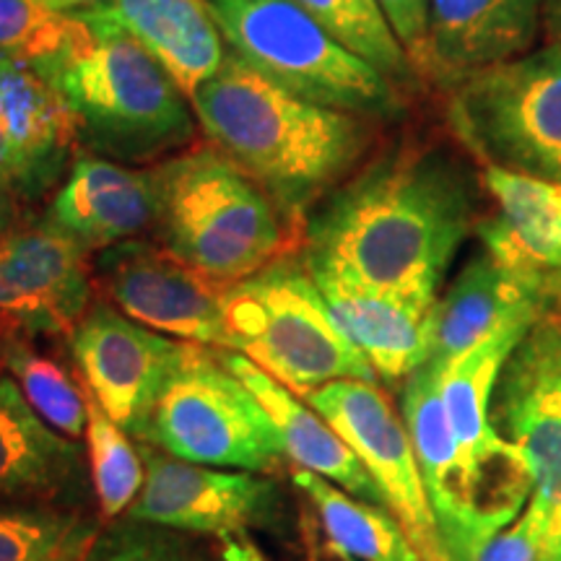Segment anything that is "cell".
Returning a JSON list of instances; mask_svg holds the SVG:
<instances>
[{"label": "cell", "instance_id": "cell-27", "mask_svg": "<svg viewBox=\"0 0 561 561\" xmlns=\"http://www.w3.org/2000/svg\"><path fill=\"white\" fill-rule=\"evenodd\" d=\"M87 392V455L91 468V481H94V494L100 502V512L104 520H117L128 515L136 504L146 481L144 455L133 437L107 416V411L96 403V398Z\"/></svg>", "mask_w": 561, "mask_h": 561}, {"label": "cell", "instance_id": "cell-6", "mask_svg": "<svg viewBox=\"0 0 561 561\" xmlns=\"http://www.w3.org/2000/svg\"><path fill=\"white\" fill-rule=\"evenodd\" d=\"M224 45L299 100L369 121L403 110L396 83L343 47L294 0H206Z\"/></svg>", "mask_w": 561, "mask_h": 561}, {"label": "cell", "instance_id": "cell-9", "mask_svg": "<svg viewBox=\"0 0 561 561\" xmlns=\"http://www.w3.org/2000/svg\"><path fill=\"white\" fill-rule=\"evenodd\" d=\"M140 455L146 481L125 515L128 520L216 538L224 543L227 561H263L252 530L276 520V481L265 473L195 466L153 445L140 447Z\"/></svg>", "mask_w": 561, "mask_h": 561}, {"label": "cell", "instance_id": "cell-26", "mask_svg": "<svg viewBox=\"0 0 561 561\" xmlns=\"http://www.w3.org/2000/svg\"><path fill=\"white\" fill-rule=\"evenodd\" d=\"M3 364L37 416L62 437L79 442L87 434V392L58 362L39 354L19 335L3 339Z\"/></svg>", "mask_w": 561, "mask_h": 561}, {"label": "cell", "instance_id": "cell-21", "mask_svg": "<svg viewBox=\"0 0 561 561\" xmlns=\"http://www.w3.org/2000/svg\"><path fill=\"white\" fill-rule=\"evenodd\" d=\"M81 11L138 39L178 81L187 100L227 58V45L206 0H107Z\"/></svg>", "mask_w": 561, "mask_h": 561}, {"label": "cell", "instance_id": "cell-30", "mask_svg": "<svg viewBox=\"0 0 561 561\" xmlns=\"http://www.w3.org/2000/svg\"><path fill=\"white\" fill-rule=\"evenodd\" d=\"M87 523L50 504H0V561H42Z\"/></svg>", "mask_w": 561, "mask_h": 561}, {"label": "cell", "instance_id": "cell-29", "mask_svg": "<svg viewBox=\"0 0 561 561\" xmlns=\"http://www.w3.org/2000/svg\"><path fill=\"white\" fill-rule=\"evenodd\" d=\"M79 30L76 13L55 11L39 0H0V53L30 66L60 53Z\"/></svg>", "mask_w": 561, "mask_h": 561}, {"label": "cell", "instance_id": "cell-31", "mask_svg": "<svg viewBox=\"0 0 561 561\" xmlns=\"http://www.w3.org/2000/svg\"><path fill=\"white\" fill-rule=\"evenodd\" d=\"M561 502L530 494L520 515L491 536L473 561H559Z\"/></svg>", "mask_w": 561, "mask_h": 561}, {"label": "cell", "instance_id": "cell-39", "mask_svg": "<svg viewBox=\"0 0 561 561\" xmlns=\"http://www.w3.org/2000/svg\"><path fill=\"white\" fill-rule=\"evenodd\" d=\"M9 216H11V208H9V193L0 187V237L5 234V227H9Z\"/></svg>", "mask_w": 561, "mask_h": 561}, {"label": "cell", "instance_id": "cell-7", "mask_svg": "<svg viewBox=\"0 0 561 561\" xmlns=\"http://www.w3.org/2000/svg\"><path fill=\"white\" fill-rule=\"evenodd\" d=\"M144 442L172 458L227 471L271 476L286 460L257 398L231 375L219 348L198 343H187Z\"/></svg>", "mask_w": 561, "mask_h": 561}, {"label": "cell", "instance_id": "cell-5", "mask_svg": "<svg viewBox=\"0 0 561 561\" xmlns=\"http://www.w3.org/2000/svg\"><path fill=\"white\" fill-rule=\"evenodd\" d=\"M237 354L307 398L339 380H377L371 364L335 322L305 261L280 255L224 289Z\"/></svg>", "mask_w": 561, "mask_h": 561}, {"label": "cell", "instance_id": "cell-38", "mask_svg": "<svg viewBox=\"0 0 561 561\" xmlns=\"http://www.w3.org/2000/svg\"><path fill=\"white\" fill-rule=\"evenodd\" d=\"M39 3L50 5V9H55V11L73 13V11H81V9H91V5L107 3V0H39Z\"/></svg>", "mask_w": 561, "mask_h": 561}, {"label": "cell", "instance_id": "cell-23", "mask_svg": "<svg viewBox=\"0 0 561 561\" xmlns=\"http://www.w3.org/2000/svg\"><path fill=\"white\" fill-rule=\"evenodd\" d=\"M483 187L500 206L476 227L483 250L520 268L561 271V182L483 167Z\"/></svg>", "mask_w": 561, "mask_h": 561}, {"label": "cell", "instance_id": "cell-11", "mask_svg": "<svg viewBox=\"0 0 561 561\" xmlns=\"http://www.w3.org/2000/svg\"><path fill=\"white\" fill-rule=\"evenodd\" d=\"M68 348L96 403L144 442L159 398L185 359L187 341L151 331L107 301H91L68 335Z\"/></svg>", "mask_w": 561, "mask_h": 561}, {"label": "cell", "instance_id": "cell-25", "mask_svg": "<svg viewBox=\"0 0 561 561\" xmlns=\"http://www.w3.org/2000/svg\"><path fill=\"white\" fill-rule=\"evenodd\" d=\"M291 483L310 502L325 533L328 546L343 561H421L401 528L385 507L369 504L333 486L310 471L291 468Z\"/></svg>", "mask_w": 561, "mask_h": 561}, {"label": "cell", "instance_id": "cell-13", "mask_svg": "<svg viewBox=\"0 0 561 561\" xmlns=\"http://www.w3.org/2000/svg\"><path fill=\"white\" fill-rule=\"evenodd\" d=\"M401 416L430 489L445 549L453 561H473L481 546L510 523L486 500L462 460L442 398L439 364L426 362L409 375L401 396Z\"/></svg>", "mask_w": 561, "mask_h": 561}, {"label": "cell", "instance_id": "cell-32", "mask_svg": "<svg viewBox=\"0 0 561 561\" xmlns=\"http://www.w3.org/2000/svg\"><path fill=\"white\" fill-rule=\"evenodd\" d=\"M81 561H195L180 533L157 528V525L123 523L112 525L96 538L83 553Z\"/></svg>", "mask_w": 561, "mask_h": 561}, {"label": "cell", "instance_id": "cell-19", "mask_svg": "<svg viewBox=\"0 0 561 561\" xmlns=\"http://www.w3.org/2000/svg\"><path fill=\"white\" fill-rule=\"evenodd\" d=\"M543 0H432L421 73L455 89L481 70L530 53Z\"/></svg>", "mask_w": 561, "mask_h": 561}, {"label": "cell", "instance_id": "cell-8", "mask_svg": "<svg viewBox=\"0 0 561 561\" xmlns=\"http://www.w3.org/2000/svg\"><path fill=\"white\" fill-rule=\"evenodd\" d=\"M447 115L486 167L561 182V47H538L458 83Z\"/></svg>", "mask_w": 561, "mask_h": 561}, {"label": "cell", "instance_id": "cell-41", "mask_svg": "<svg viewBox=\"0 0 561 561\" xmlns=\"http://www.w3.org/2000/svg\"><path fill=\"white\" fill-rule=\"evenodd\" d=\"M559 561H561V559H559Z\"/></svg>", "mask_w": 561, "mask_h": 561}, {"label": "cell", "instance_id": "cell-1", "mask_svg": "<svg viewBox=\"0 0 561 561\" xmlns=\"http://www.w3.org/2000/svg\"><path fill=\"white\" fill-rule=\"evenodd\" d=\"M471 229V187L458 164L437 151H398L318 203L307 216L301 261L437 301Z\"/></svg>", "mask_w": 561, "mask_h": 561}, {"label": "cell", "instance_id": "cell-18", "mask_svg": "<svg viewBox=\"0 0 561 561\" xmlns=\"http://www.w3.org/2000/svg\"><path fill=\"white\" fill-rule=\"evenodd\" d=\"M159 182L153 167L133 170L123 161L79 153L55 193L47 221L81 248L107 250L157 227Z\"/></svg>", "mask_w": 561, "mask_h": 561}, {"label": "cell", "instance_id": "cell-20", "mask_svg": "<svg viewBox=\"0 0 561 561\" xmlns=\"http://www.w3.org/2000/svg\"><path fill=\"white\" fill-rule=\"evenodd\" d=\"M221 359L231 375H237L248 385L257 403L263 405V411L268 413L273 430L278 434L280 450L291 462V468L310 471L331 481L346 494L356 496V500L388 510L382 489L371 479L354 447L310 403L299 401L297 392L284 388L278 380H273L268 371H263L255 362L237 354V351H221Z\"/></svg>", "mask_w": 561, "mask_h": 561}, {"label": "cell", "instance_id": "cell-35", "mask_svg": "<svg viewBox=\"0 0 561 561\" xmlns=\"http://www.w3.org/2000/svg\"><path fill=\"white\" fill-rule=\"evenodd\" d=\"M96 530L94 528V523H83L79 530L73 533V536L68 538L66 543L60 546L58 551L53 553V557H47V559H42V561H81L83 559V553H87V549L91 546V541H94L96 538Z\"/></svg>", "mask_w": 561, "mask_h": 561}, {"label": "cell", "instance_id": "cell-12", "mask_svg": "<svg viewBox=\"0 0 561 561\" xmlns=\"http://www.w3.org/2000/svg\"><path fill=\"white\" fill-rule=\"evenodd\" d=\"M96 273L107 297L140 325L206 348L234 351L224 289L167 248L128 240L102 250Z\"/></svg>", "mask_w": 561, "mask_h": 561}, {"label": "cell", "instance_id": "cell-24", "mask_svg": "<svg viewBox=\"0 0 561 561\" xmlns=\"http://www.w3.org/2000/svg\"><path fill=\"white\" fill-rule=\"evenodd\" d=\"M0 121L26 161L39 198L66 170L79 133L58 91L9 53H0Z\"/></svg>", "mask_w": 561, "mask_h": 561}, {"label": "cell", "instance_id": "cell-15", "mask_svg": "<svg viewBox=\"0 0 561 561\" xmlns=\"http://www.w3.org/2000/svg\"><path fill=\"white\" fill-rule=\"evenodd\" d=\"M491 416L520 453L533 494L561 502V333L546 320H536L504 362Z\"/></svg>", "mask_w": 561, "mask_h": 561}, {"label": "cell", "instance_id": "cell-17", "mask_svg": "<svg viewBox=\"0 0 561 561\" xmlns=\"http://www.w3.org/2000/svg\"><path fill=\"white\" fill-rule=\"evenodd\" d=\"M305 265L341 331L371 364L377 380L405 382L426 362L434 301L377 289L328 265Z\"/></svg>", "mask_w": 561, "mask_h": 561}, {"label": "cell", "instance_id": "cell-40", "mask_svg": "<svg viewBox=\"0 0 561 561\" xmlns=\"http://www.w3.org/2000/svg\"><path fill=\"white\" fill-rule=\"evenodd\" d=\"M5 371V364H3V341H0V377H3Z\"/></svg>", "mask_w": 561, "mask_h": 561}, {"label": "cell", "instance_id": "cell-37", "mask_svg": "<svg viewBox=\"0 0 561 561\" xmlns=\"http://www.w3.org/2000/svg\"><path fill=\"white\" fill-rule=\"evenodd\" d=\"M541 19L546 32H549V45H559L561 47V0H543L541 9Z\"/></svg>", "mask_w": 561, "mask_h": 561}, {"label": "cell", "instance_id": "cell-33", "mask_svg": "<svg viewBox=\"0 0 561 561\" xmlns=\"http://www.w3.org/2000/svg\"><path fill=\"white\" fill-rule=\"evenodd\" d=\"M388 19L392 34L403 45L413 70H421L430 37V9L432 0H377Z\"/></svg>", "mask_w": 561, "mask_h": 561}, {"label": "cell", "instance_id": "cell-10", "mask_svg": "<svg viewBox=\"0 0 561 561\" xmlns=\"http://www.w3.org/2000/svg\"><path fill=\"white\" fill-rule=\"evenodd\" d=\"M354 447L382 489L388 512L401 523L421 561H453L442 541L430 489L421 476L403 416L377 382L339 380L305 398Z\"/></svg>", "mask_w": 561, "mask_h": 561}, {"label": "cell", "instance_id": "cell-28", "mask_svg": "<svg viewBox=\"0 0 561 561\" xmlns=\"http://www.w3.org/2000/svg\"><path fill=\"white\" fill-rule=\"evenodd\" d=\"M343 47L367 60L392 83L409 81L413 66L377 0H294Z\"/></svg>", "mask_w": 561, "mask_h": 561}, {"label": "cell", "instance_id": "cell-4", "mask_svg": "<svg viewBox=\"0 0 561 561\" xmlns=\"http://www.w3.org/2000/svg\"><path fill=\"white\" fill-rule=\"evenodd\" d=\"M161 248L227 289L289 250L291 221L242 167L195 146L153 164Z\"/></svg>", "mask_w": 561, "mask_h": 561}, {"label": "cell", "instance_id": "cell-16", "mask_svg": "<svg viewBox=\"0 0 561 561\" xmlns=\"http://www.w3.org/2000/svg\"><path fill=\"white\" fill-rule=\"evenodd\" d=\"M546 276L504 263L489 250L476 255L434 301L426 362L445 367L504 328L533 325L541 314Z\"/></svg>", "mask_w": 561, "mask_h": 561}, {"label": "cell", "instance_id": "cell-2", "mask_svg": "<svg viewBox=\"0 0 561 561\" xmlns=\"http://www.w3.org/2000/svg\"><path fill=\"white\" fill-rule=\"evenodd\" d=\"M191 104L210 146L242 167L291 224L343 185L375 140L369 117L299 100L229 50Z\"/></svg>", "mask_w": 561, "mask_h": 561}, {"label": "cell", "instance_id": "cell-34", "mask_svg": "<svg viewBox=\"0 0 561 561\" xmlns=\"http://www.w3.org/2000/svg\"><path fill=\"white\" fill-rule=\"evenodd\" d=\"M0 187L9 195H19V198H37L26 161L21 159L3 121H0Z\"/></svg>", "mask_w": 561, "mask_h": 561}, {"label": "cell", "instance_id": "cell-22", "mask_svg": "<svg viewBox=\"0 0 561 561\" xmlns=\"http://www.w3.org/2000/svg\"><path fill=\"white\" fill-rule=\"evenodd\" d=\"M83 450L26 403L13 377H0V502L50 500L79 486Z\"/></svg>", "mask_w": 561, "mask_h": 561}, {"label": "cell", "instance_id": "cell-14", "mask_svg": "<svg viewBox=\"0 0 561 561\" xmlns=\"http://www.w3.org/2000/svg\"><path fill=\"white\" fill-rule=\"evenodd\" d=\"M91 307L89 250L50 221L0 237V325L70 335Z\"/></svg>", "mask_w": 561, "mask_h": 561}, {"label": "cell", "instance_id": "cell-3", "mask_svg": "<svg viewBox=\"0 0 561 561\" xmlns=\"http://www.w3.org/2000/svg\"><path fill=\"white\" fill-rule=\"evenodd\" d=\"M76 37L32 66L66 104L89 153L149 164L195 138L198 117L187 94L153 55L121 26L73 11Z\"/></svg>", "mask_w": 561, "mask_h": 561}, {"label": "cell", "instance_id": "cell-36", "mask_svg": "<svg viewBox=\"0 0 561 561\" xmlns=\"http://www.w3.org/2000/svg\"><path fill=\"white\" fill-rule=\"evenodd\" d=\"M538 320H546L561 333V271H553L546 276L541 314H538Z\"/></svg>", "mask_w": 561, "mask_h": 561}]
</instances>
